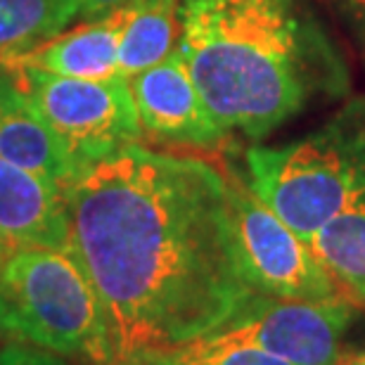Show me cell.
<instances>
[{"instance_id": "cell-7", "label": "cell", "mask_w": 365, "mask_h": 365, "mask_svg": "<svg viewBox=\"0 0 365 365\" xmlns=\"http://www.w3.org/2000/svg\"><path fill=\"white\" fill-rule=\"evenodd\" d=\"M354 320L349 297L330 302L254 294L228 323L209 334L259 349L292 365H334L341 334Z\"/></svg>"}, {"instance_id": "cell-11", "label": "cell", "mask_w": 365, "mask_h": 365, "mask_svg": "<svg viewBox=\"0 0 365 365\" xmlns=\"http://www.w3.org/2000/svg\"><path fill=\"white\" fill-rule=\"evenodd\" d=\"M0 157L53 182L62 192L78 173L29 93L5 69H0Z\"/></svg>"}, {"instance_id": "cell-4", "label": "cell", "mask_w": 365, "mask_h": 365, "mask_svg": "<svg viewBox=\"0 0 365 365\" xmlns=\"http://www.w3.org/2000/svg\"><path fill=\"white\" fill-rule=\"evenodd\" d=\"M0 294L21 341L93 365H114L102 302L67 250L36 247L5 254Z\"/></svg>"}, {"instance_id": "cell-6", "label": "cell", "mask_w": 365, "mask_h": 365, "mask_svg": "<svg viewBox=\"0 0 365 365\" xmlns=\"http://www.w3.org/2000/svg\"><path fill=\"white\" fill-rule=\"evenodd\" d=\"M225 182L240 266L257 294L304 302L346 297L311 247L292 232L247 182L237 176Z\"/></svg>"}, {"instance_id": "cell-10", "label": "cell", "mask_w": 365, "mask_h": 365, "mask_svg": "<svg viewBox=\"0 0 365 365\" xmlns=\"http://www.w3.org/2000/svg\"><path fill=\"white\" fill-rule=\"evenodd\" d=\"M126 5L105 17L83 21L67 34L41 41L26 53L3 62L0 69H34L53 76L93 78V81L119 76V48L126 29Z\"/></svg>"}, {"instance_id": "cell-19", "label": "cell", "mask_w": 365, "mask_h": 365, "mask_svg": "<svg viewBox=\"0 0 365 365\" xmlns=\"http://www.w3.org/2000/svg\"><path fill=\"white\" fill-rule=\"evenodd\" d=\"M7 337H17V330H14V323H12V313L7 309L3 294H0V339H7Z\"/></svg>"}, {"instance_id": "cell-8", "label": "cell", "mask_w": 365, "mask_h": 365, "mask_svg": "<svg viewBox=\"0 0 365 365\" xmlns=\"http://www.w3.org/2000/svg\"><path fill=\"white\" fill-rule=\"evenodd\" d=\"M143 133L157 140L211 148L225 130L211 116L178 50L128 78Z\"/></svg>"}, {"instance_id": "cell-15", "label": "cell", "mask_w": 365, "mask_h": 365, "mask_svg": "<svg viewBox=\"0 0 365 365\" xmlns=\"http://www.w3.org/2000/svg\"><path fill=\"white\" fill-rule=\"evenodd\" d=\"M140 365H292L259 349L235 344L218 334H204L171 351L157 354Z\"/></svg>"}, {"instance_id": "cell-2", "label": "cell", "mask_w": 365, "mask_h": 365, "mask_svg": "<svg viewBox=\"0 0 365 365\" xmlns=\"http://www.w3.org/2000/svg\"><path fill=\"white\" fill-rule=\"evenodd\" d=\"M178 17L176 50L225 133L264 138L349 91L313 0H180Z\"/></svg>"}, {"instance_id": "cell-14", "label": "cell", "mask_w": 365, "mask_h": 365, "mask_svg": "<svg viewBox=\"0 0 365 365\" xmlns=\"http://www.w3.org/2000/svg\"><path fill=\"white\" fill-rule=\"evenodd\" d=\"M71 19L69 0H0V64L53 38Z\"/></svg>"}, {"instance_id": "cell-9", "label": "cell", "mask_w": 365, "mask_h": 365, "mask_svg": "<svg viewBox=\"0 0 365 365\" xmlns=\"http://www.w3.org/2000/svg\"><path fill=\"white\" fill-rule=\"evenodd\" d=\"M67 250L69 216L64 192L0 157V250Z\"/></svg>"}, {"instance_id": "cell-13", "label": "cell", "mask_w": 365, "mask_h": 365, "mask_svg": "<svg viewBox=\"0 0 365 365\" xmlns=\"http://www.w3.org/2000/svg\"><path fill=\"white\" fill-rule=\"evenodd\" d=\"M306 245L344 294L365 304V200L334 216Z\"/></svg>"}, {"instance_id": "cell-3", "label": "cell", "mask_w": 365, "mask_h": 365, "mask_svg": "<svg viewBox=\"0 0 365 365\" xmlns=\"http://www.w3.org/2000/svg\"><path fill=\"white\" fill-rule=\"evenodd\" d=\"M250 187L304 242L365 200V98L299 140L247 152Z\"/></svg>"}, {"instance_id": "cell-1", "label": "cell", "mask_w": 365, "mask_h": 365, "mask_svg": "<svg viewBox=\"0 0 365 365\" xmlns=\"http://www.w3.org/2000/svg\"><path fill=\"white\" fill-rule=\"evenodd\" d=\"M69 247L107 316L114 365L218 330L257 292L242 273L228 182L202 159L128 145L64 190Z\"/></svg>"}, {"instance_id": "cell-16", "label": "cell", "mask_w": 365, "mask_h": 365, "mask_svg": "<svg viewBox=\"0 0 365 365\" xmlns=\"http://www.w3.org/2000/svg\"><path fill=\"white\" fill-rule=\"evenodd\" d=\"M327 3L337 12L365 64V0H327Z\"/></svg>"}, {"instance_id": "cell-21", "label": "cell", "mask_w": 365, "mask_h": 365, "mask_svg": "<svg viewBox=\"0 0 365 365\" xmlns=\"http://www.w3.org/2000/svg\"><path fill=\"white\" fill-rule=\"evenodd\" d=\"M0 266H3V250H0Z\"/></svg>"}, {"instance_id": "cell-17", "label": "cell", "mask_w": 365, "mask_h": 365, "mask_svg": "<svg viewBox=\"0 0 365 365\" xmlns=\"http://www.w3.org/2000/svg\"><path fill=\"white\" fill-rule=\"evenodd\" d=\"M0 365H71L64 361L60 354L46 351L38 346L19 344V341H10V344L0 346Z\"/></svg>"}, {"instance_id": "cell-18", "label": "cell", "mask_w": 365, "mask_h": 365, "mask_svg": "<svg viewBox=\"0 0 365 365\" xmlns=\"http://www.w3.org/2000/svg\"><path fill=\"white\" fill-rule=\"evenodd\" d=\"M126 3H130V0H69L74 19L76 17H86V19L105 17V14L119 10V7H123Z\"/></svg>"}, {"instance_id": "cell-20", "label": "cell", "mask_w": 365, "mask_h": 365, "mask_svg": "<svg viewBox=\"0 0 365 365\" xmlns=\"http://www.w3.org/2000/svg\"><path fill=\"white\" fill-rule=\"evenodd\" d=\"M334 365H365V351H351V354H339V359Z\"/></svg>"}, {"instance_id": "cell-5", "label": "cell", "mask_w": 365, "mask_h": 365, "mask_svg": "<svg viewBox=\"0 0 365 365\" xmlns=\"http://www.w3.org/2000/svg\"><path fill=\"white\" fill-rule=\"evenodd\" d=\"M10 74L29 93L78 171L140 140L143 126L128 78L93 81L34 69H17Z\"/></svg>"}, {"instance_id": "cell-12", "label": "cell", "mask_w": 365, "mask_h": 365, "mask_svg": "<svg viewBox=\"0 0 365 365\" xmlns=\"http://www.w3.org/2000/svg\"><path fill=\"white\" fill-rule=\"evenodd\" d=\"M180 0H130L119 48V76L130 78L164 62L178 46Z\"/></svg>"}]
</instances>
